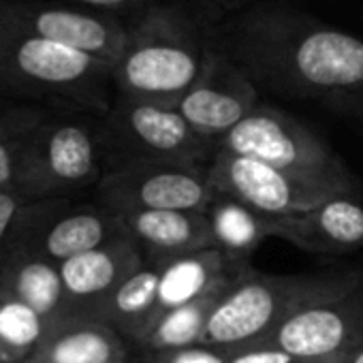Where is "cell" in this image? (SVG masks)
Listing matches in <instances>:
<instances>
[{
    "instance_id": "obj_1",
    "label": "cell",
    "mask_w": 363,
    "mask_h": 363,
    "mask_svg": "<svg viewBox=\"0 0 363 363\" xmlns=\"http://www.w3.org/2000/svg\"><path fill=\"white\" fill-rule=\"evenodd\" d=\"M214 41L259 90L363 118L361 39L267 0L223 20Z\"/></svg>"
},
{
    "instance_id": "obj_2",
    "label": "cell",
    "mask_w": 363,
    "mask_h": 363,
    "mask_svg": "<svg viewBox=\"0 0 363 363\" xmlns=\"http://www.w3.org/2000/svg\"><path fill=\"white\" fill-rule=\"evenodd\" d=\"M218 22L189 0H154L126 20L128 37L113 67L116 94L177 107L201 77Z\"/></svg>"
},
{
    "instance_id": "obj_3",
    "label": "cell",
    "mask_w": 363,
    "mask_h": 363,
    "mask_svg": "<svg viewBox=\"0 0 363 363\" xmlns=\"http://www.w3.org/2000/svg\"><path fill=\"white\" fill-rule=\"evenodd\" d=\"M0 99L105 116L116 99L113 67L0 24Z\"/></svg>"
},
{
    "instance_id": "obj_4",
    "label": "cell",
    "mask_w": 363,
    "mask_h": 363,
    "mask_svg": "<svg viewBox=\"0 0 363 363\" xmlns=\"http://www.w3.org/2000/svg\"><path fill=\"white\" fill-rule=\"evenodd\" d=\"M361 282L357 269L274 276L248 267L214 306L201 344L227 350L263 344L297 310Z\"/></svg>"
},
{
    "instance_id": "obj_5",
    "label": "cell",
    "mask_w": 363,
    "mask_h": 363,
    "mask_svg": "<svg viewBox=\"0 0 363 363\" xmlns=\"http://www.w3.org/2000/svg\"><path fill=\"white\" fill-rule=\"evenodd\" d=\"M109 173L103 116L52 111L22 139L18 195L30 201L77 199Z\"/></svg>"
},
{
    "instance_id": "obj_6",
    "label": "cell",
    "mask_w": 363,
    "mask_h": 363,
    "mask_svg": "<svg viewBox=\"0 0 363 363\" xmlns=\"http://www.w3.org/2000/svg\"><path fill=\"white\" fill-rule=\"evenodd\" d=\"M103 139L109 173L137 164L208 167L216 145L197 135L175 107L116 94L103 116Z\"/></svg>"
},
{
    "instance_id": "obj_7",
    "label": "cell",
    "mask_w": 363,
    "mask_h": 363,
    "mask_svg": "<svg viewBox=\"0 0 363 363\" xmlns=\"http://www.w3.org/2000/svg\"><path fill=\"white\" fill-rule=\"evenodd\" d=\"M216 147L255 158L291 175L335 184L361 195L357 182L333 147L291 113L259 103Z\"/></svg>"
},
{
    "instance_id": "obj_8",
    "label": "cell",
    "mask_w": 363,
    "mask_h": 363,
    "mask_svg": "<svg viewBox=\"0 0 363 363\" xmlns=\"http://www.w3.org/2000/svg\"><path fill=\"white\" fill-rule=\"evenodd\" d=\"M208 177L216 193L229 195L272 218L306 214L335 197L361 201V195L348 189L316 179H303L223 147H216L208 164Z\"/></svg>"
},
{
    "instance_id": "obj_9",
    "label": "cell",
    "mask_w": 363,
    "mask_h": 363,
    "mask_svg": "<svg viewBox=\"0 0 363 363\" xmlns=\"http://www.w3.org/2000/svg\"><path fill=\"white\" fill-rule=\"evenodd\" d=\"M0 24L88 54L111 67L126 48V20L58 0H0Z\"/></svg>"
},
{
    "instance_id": "obj_10",
    "label": "cell",
    "mask_w": 363,
    "mask_h": 363,
    "mask_svg": "<svg viewBox=\"0 0 363 363\" xmlns=\"http://www.w3.org/2000/svg\"><path fill=\"white\" fill-rule=\"evenodd\" d=\"M216 191L208 167L137 164L111 171L94 191V201L116 212H206Z\"/></svg>"
},
{
    "instance_id": "obj_11",
    "label": "cell",
    "mask_w": 363,
    "mask_h": 363,
    "mask_svg": "<svg viewBox=\"0 0 363 363\" xmlns=\"http://www.w3.org/2000/svg\"><path fill=\"white\" fill-rule=\"evenodd\" d=\"M122 218L101 206L77 199L39 201L28 212L13 248L54 265L126 238Z\"/></svg>"
},
{
    "instance_id": "obj_12",
    "label": "cell",
    "mask_w": 363,
    "mask_h": 363,
    "mask_svg": "<svg viewBox=\"0 0 363 363\" xmlns=\"http://www.w3.org/2000/svg\"><path fill=\"white\" fill-rule=\"evenodd\" d=\"M263 344L312 363H335L363 344V282L291 314Z\"/></svg>"
},
{
    "instance_id": "obj_13",
    "label": "cell",
    "mask_w": 363,
    "mask_h": 363,
    "mask_svg": "<svg viewBox=\"0 0 363 363\" xmlns=\"http://www.w3.org/2000/svg\"><path fill=\"white\" fill-rule=\"evenodd\" d=\"M259 92L255 82L214 48L201 77L175 109L197 135L216 145L261 103Z\"/></svg>"
},
{
    "instance_id": "obj_14",
    "label": "cell",
    "mask_w": 363,
    "mask_h": 363,
    "mask_svg": "<svg viewBox=\"0 0 363 363\" xmlns=\"http://www.w3.org/2000/svg\"><path fill=\"white\" fill-rule=\"evenodd\" d=\"M143 265V255L130 233L103 248L77 255L58 265L67 316L96 318L116 289ZM65 316V318H67Z\"/></svg>"
},
{
    "instance_id": "obj_15",
    "label": "cell",
    "mask_w": 363,
    "mask_h": 363,
    "mask_svg": "<svg viewBox=\"0 0 363 363\" xmlns=\"http://www.w3.org/2000/svg\"><path fill=\"white\" fill-rule=\"evenodd\" d=\"M274 238L320 255L363 250V203L335 197L306 214L276 218Z\"/></svg>"
},
{
    "instance_id": "obj_16",
    "label": "cell",
    "mask_w": 363,
    "mask_h": 363,
    "mask_svg": "<svg viewBox=\"0 0 363 363\" xmlns=\"http://www.w3.org/2000/svg\"><path fill=\"white\" fill-rule=\"evenodd\" d=\"M143 255V263H169L177 257L214 248L206 212H128L120 216Z\"/></svg>"
},
{
    "instance_id": "obj_17",
    "label": "cell",
    "mask_w": 363,
    "mask_h": 363,
    "mask_svg": "<svg viewBox=\"0 0 363 363\" xmlns=\"http://www.w3.org/2000/svg\"><path fill=\"white\" fill-rule=\"evenodd\" d=\"M248 267L250 263L235 261L216 248L191 252L169 263H160L156 318L173 308L225 291L240 276H244Z\"/></svg>"
},
{
    "instance_id": "obj_18",
    "label": "cell",
    "mask_w": 363,
    "mask_h": 363,
    "mask_svg": "<svg viewBox=\"0 0 363 363\" xmlns=\"http://www.w3.org/2000/svg\"><path fill=\"white\" fill-rule=\"evenodd\" d=\"M128 342L107 323L67 316L50 323L26 363H128Z\"/></svg>"
},
{
    "instance_id": "obj_19",
    "label": "cell",
    "mask_w": 363,
    "mask_h": 363,
    "mask_svg": "<svg viewBox=\"0 0 363 363\" xmlns=\"http://www.w3.org/2000/svg\"><path fill=\"white\" fill-rule=\"evenodd\" d=\"M0 301H20L48 323L67 316V295L58 265L13 248L0 261Z\"/></svg>"
},
{
    "instance_id": "obj_20",
    "label": "cell",
    "mask_w": 363,
    "mask_h": 363,
    "mask_svg": "<svg viewBox=\"0 0 363 363\" xmlns=\"http://www.w3.org/2000/svg\"><path fill=\"white\" fill-rule=\"evenodd\" d=\"M206 216L212 229L214 248L235 261L248 263L252 252L274 235L276 218L259 214L257 210L223 193L214 195Z\"/></svg>"
},
{
    "instance_id": "obj_21",
    "label": "cell",
    "mask_w": 363,
    "mask_h": 363,
    "mask_svg": "<svg viewBox=\"0 0 363 363\" xmlns=\"http://www.w3.org/2000/svg\"><path fill=\"white\" fill-rule=\"evenodd\" d=\"M160 265L143 263L126 278L101 310L99 320L113 327L128 344H137L156 318Z\"/></svg>"
},
{
    "instance_id": "obj_22",
    "label": "cell",
    "mask_w": 363,
    "mask_h": 363,
    "mask_svg": "<svg viewBox=\"0 0 363 363\" xmlns=\"http://www.w3.org/2000/svg\"><path fill=\"white\" fill-rule=\"evenodd\" d=\"M229 289V286H227ZM225 289V291H227ZM225 291L212 293L186 306L173 308L160 314L150 329L135 344L143 354L150 352H169V350H184L199 346L210 320V314Z\"/></svg>"
},
{
    "instance_id": "obj_23",
    "label": "cell",
    "mask_w": 363,
    "mask_h": 363,
    "mask_svg": "<svg viewBox=\"0 0 363 363\" xmlns=\"http://www.w3.org/2000/svg\"><path fill=\"white\" fill-rule=\"evenodd\" d=\"M50 323L20 301H0V363H26L41 346Z\"/></svg>"
},
{
    "instance_id": "obj_24",
    "label": "cell",
    "mask_w": 363,
    "mask_h": 363,
    "mask_svg": "<svg viewBox=\"0 0 363 363\" xmlns=\"http://www.w3.org/2000/svg\"><path fill=\"white\" fill-rule=\"evenodd\" d=\"M50 113H52L50 109L37 107V105L0 99V145L22 141Z\"/></svg>"
},
{
    "instance_id": "obj_25",
    "label": "cell",
    "mask_w": 363,
    "mask_h": 363,
    "mask_svg": "<svg viewBox=\"0 0 363 363\" xmlns=\"http://www.w3.org/2000/svg\"><path fill=\"white\" fill-rule=\"evenodd\" d=\"M35 203L39 201H30L18 193L0 191V261L13 250L20 229Z\"/></svg>"
},
{
    "instance_id": "obj_26",
    "label": "cell",
    "mask_w": 363,
    "mask_h": 363,
    "mask_svg": "<svg viewBox=\"0 0 363 363\" xmlns=\"http://www.w3.org/2000/svg\"><path fill=\"white\" fill-rule=\"evenodd\" d=\"M231 350L214 348V346H193L184 350H169V352H150L143 354L141 363H229Z\"/></svg>"
},
{
    "instance_id": "obj_27",
    "label": "cell",
    "mask_w": 363,
    "mask_h": 363,
    "mask_svg": "<svg viewBox=\"0 0 363 363\" xmlns=\"http://www.w3.org/2000/svg\"><path fill=\"white\" fill-rule=\"evenodd\" d=\"M229 363H312V361L297 359V357H293L276 346H269V344H257V346L231 350Z\"/></svg>"
},
{
    "instance_id": "obj_28",
    "label": "cell",
    "mask_w": 363,
    "mask_h": 363,
    "mask_svg": "<svg viewBox=\"0 0 363 363\" xmlns=\"http://www.w3.org/2000/svg\"><path fill=\"white\" fill-rule=\"evenodd\" d=\"M58 3H69V5L92 9V11L109 13V16H116L122 20H130L141 9H145L150 3H154V0H58Z\"/></svg>"
},
{
    "instance_id": "obj_29",
    "label": "cell",
    "mask_w": 363,
    "mask_h": 363,
    "mask_svg": "<svg viewBox=\"0 0 363 363\" xmlns=\"http://www.w3.org/2000/svg\"><path fill=\"white\" fill-rule=\"evenodd\" d=\"M22 141L0 145V191L18 193Z\"/></svg>"
},
{
    "instance_id": "obj_30",
    "label": "cell",
    "mask_w": 363,
    "mask_h": 363,
    "mask_svg": "<svg viewBox=\"0 0 363 363\" xmlns=\"http://www.w3.org/2000/svg\"><path fill=\"white\" fill-rule=\"evenodd\" d=\"M189 3L197 5L201 11H206L210 18H214L218 24L244 9H250L255 5L267 3V0H189Z\"/></svg>"
},
{
    "instance_id": "obj_31",
    "label": "cell",
    "mask_w": 363,
    "mask_h": 363,
    "mask_svg": "<svg viewBox=\"0 0 363 363\" xmlns=\"http://www.w3.org/2000/svg\"><path fill=\"white\" fill-rule=\"evenodd\" d=\"M335 363H363V344H359L357 348H352L350 352H346L342 359H337Z\"/></svg>"
}]
</instances>
